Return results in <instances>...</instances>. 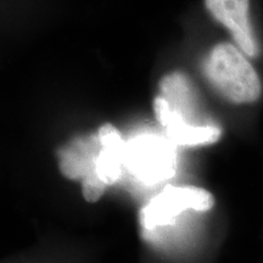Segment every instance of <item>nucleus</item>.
I'll return each instance as SVG.
<instances>
[{"label":"nucleus","instance_id":"39448f33","mask_svg":"<svg viewBox=\"0 0 263 263\" xmlns=\"http://www.w3.org/2000/svg\"><path fill=\"white\" fill-rule=\"evenodd\" d=\"M154 111L159 123L166 129V136L171 143L180 146L211 145L222 137L221 128L216 124L194 126L184 121L178 114L171 110L168 103L162 95L154 100Z\"/></svg>","mask_w":263,"mask_h":263},{"label":"nucleus","instance_id":"f03ea898","mask_svg":"<svg viewBox=\"0 0 263 263\" xmlns=\"http://www.w3.org/2000/svg\"><path fill=\"white\" fill-rule=\"evenodd\" d=\"M213 206L215 197L209 190L193 185H167L140 210V224L144 229L153 230L172 224L184 211L207 212Z\"/></svg>","mask_w":263,"mask_h":263},{"label":"nucleus","instance_id":"7ed1b4c3","mask_svg":"<svg viewBox=\"0 0 263 263\" xmlns=\"http://www.w3.org/2000/svg\"><path fill=\"white\" fill-rule=\"evenodd\" d=\"M124 167L145 184H155L174 176L176 154L168 140L141 136L126 143Z\"/></svg>","mask_w":263,"mask_h":263},{"label":"nucleus","instance_id":"1a4fd4ad","mask_svg":"<svg viewBox=\"0 0 263 263\" xmlns=\"http://www.w3.org/2000/svg\"><path fill=\"white\" fill-rule=\"evenodd\" d=\"M106 184L99 178L98 173L93 172L82 179V193L85 201L97 202L104 195Z\"/></svg>","mask_w":263,"mask_h":263},{"label":"nucleus","instance_id":"6e6552de","mask_svg":"<svg viewBox=\"0 0 263 263\" xmlns=\"http://www.w3.org/2000/svg\"><path fill=\"white\" fill-rule=\"evenodd\" d=\"M101 144L99 137L72 141L59 153V167L62 176L68 179H83L88 174L97 172V159Z\"/></svg>","mask_w":263,"mask_h":263},{"label":"nucleus","instance_id":"f257e3e1","mask_svg":"<svg viewBox=\"0 0 263 263\" xmlns=\"http://www.w3.org/2000/svg\"><path fill=\"white\" fill-rule=\"evenodd\" d=\"M205 71L213 87L232 103H255L261 97L262 84L257 72L244 52L230 43H221L212 49Z\"/></svg>","mask_w":263,"mask_h":263},{"label":"nucleus","instance_id":"423d86ee","mask_svg":"<svg viewBox=\"0 0 263 263\" xmlns=\"http://www.w3.org/2000/svg\"><path fill=\"white\" fill-rule=\"evenodd\" d=\"M161 95L166 99L171 110L178 114L189 124L194 126H207L199 115L196 95L194 93L192 83L180 72H173L162 78L160 83Z\"/></svg>","mask_w":263,"mask_h":263},{"label":"nucleus","instance_id":"20e7f679","mask_svg":"<svg viewBox=\"0 0 263 263\" xmlns=\"http://www.w3.org/2000/svg\"><path fill=\"white\" fill-rule=\"evenodd\" d=\"M205 5L213 17L230 32L236 47L246 57H257L259 48L250 22L249 0H205Z\"/></svg>","mask_w":263,"mask_h":263},{"label":"nucleus","instance_id":"0eeeda50","mask_svg":"<svg viewBox=\"0 0 263 263\" xmlns=\"http://www.w3.org/2000/svg\"><path fill=\"white\" fill-rule=\"evenodd\" d=\"M101 150L97 159V173L106 185L115 184L120 179L124 167V143L120 132L112 124L106 123L98 130Z\"/></svg>","mask_w":263,"mask_h":263}]
</instances>
